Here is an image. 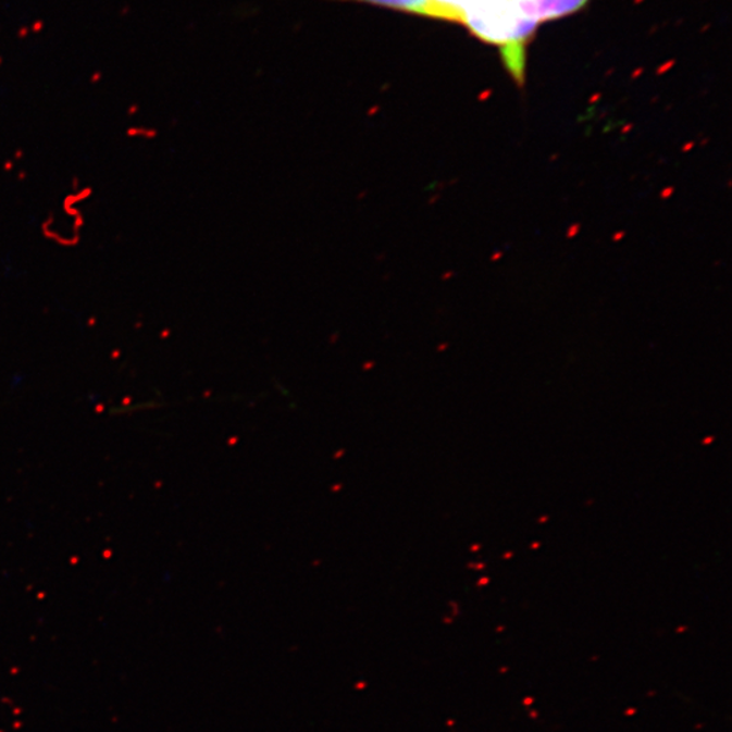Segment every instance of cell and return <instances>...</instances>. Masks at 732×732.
I'll list each match as a JSON object with an SVG mask.
<instances>
[{"label": "cell", "instance_id": "obj_1", "mask_svg": "<svg viewBox=\"0 0 732 732\" xmlns=\"http://www.w3.org/2000/svg\"><path fill=\"white\" fill-rule=\"evenodd\" d=\"M460 24L484 42L497 46L506 70L519 84L524 82L526 46L538 24L521 14L514 0H476L462 15Z\"/></svg>", "mask_w": 732, "mask_h": 732}, {"label": "cell", "instance_id": "obj_2", "mask_svg": "<svg viewBox=\"0 0 732 732\" xmlns=\"http://www.w3.org/2000/svg\"><path fill=\"white\" fill-rule=\"evenodd\" d=\"M587 2L588 0H514L521 14L536 24L574 14Z\"/></svg>", "mask_w": 732, "mask_h": 732}, {"label": "cell", "instance_id": "obj_3", "mask_svg": "<svg viewBox=\"0 0 732 732\" xmlns=\"http://www.w3.org/2000/svg\"><path fill=\"white\" fill-rule=\"evenodd\" d=\"M476 0H429L426 16L461 22L468 8Z\"/></svg>", "mask_w": 732, "mask_h": 732}, {"label": "cell", "instance_id": "obj_4", "mask_svg": "<svg viewBox=\"0 0 732 732\" xmlns=\"http://www.w3.org/2000/svg\"><path fill=\"white\" fill-rule=\"evenodd\" d=\"M360 2L384 5L407 13L426 15L429 0H360Z\"/></svg>", "mask_w": 732, "mask_h": 732}]
</instances>
